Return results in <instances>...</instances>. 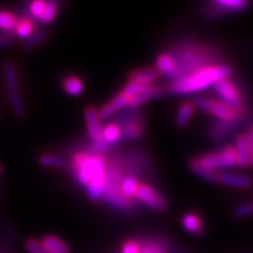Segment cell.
Returning a JSON list of instances; mask_svg holds the SVG:
<instances>
[{"instance_id":"obj_1","label":"cell","mask_w":253,"mask_h":253,"mask_svg":"<svg viewBox=\"0 0 253 253\" xmlns=\"http://www.w3.org/2000/svg\"><path fill=\"white\" fill-rule=\"evenodd\" d=\"M75 175L79 182L87 185L90 201L96 202L101 197L104 184L103 158L79 155L75 157Z\"/></svg>"},{"instance_id":"obj_2","label":"cell","mask_w":253,"mask_h":253,"mask_svg":"<svg viewBox=\"0 0 253 253\" xmlns=\"http://www.w3.org/2000/svg\"><path fill=\"white\" fill-rule=\"evenodd\" d=\"M231 73H232V69L227 65L201 68L195 74L176 81L171 84L169 90L170 93L177 95L194 93V91L204 89L210 84H214L218 81L225 80V78L229 77Z\"/></svg>"},{"instance_id":"obj_3","label":"cell","mask_w":253,"mask_h":253,"mask_svg":"<svg viewBox=\"0 0 253 253\" xmlns=\"http://www.w3.org/2000/svg\"><path fill=\"white\" fill-rule=\"evenodd\" d=\"M195 106L198 107L199 109L203 110L205 113L212 114L213 116L220 119L221 121H232L235 119L237 112L227 106L224 102H218L207 97L198 96L195 99Z\"/></svg>"},{"instance_id":"obj_4","label":"cell","mask_w":253,"mask_h":253,"mask_svg":"<svg viewBox=\"0 0 253 253\" xmlns=\"http://www.w3.org/2000/svg\"><path fill=\"white\" fill-rule=\"evenodd\" d=\"M198 162L208 169L214 170L218 168H227L237 166V156L233 147H227L220 153L207 154L201 158H198Z\"/></svg>"},{"instance_id":"obj_5","label":"cell","mask_w":253,"mask_h":253,"mask_svg":"<svg viewBox=\"0 0 253 253\" xmlns=\"http://www.w3.org/2000/svg\"><path fill=\"white\" fill-rule=\"evenodd\" d=\"M213 87L216 93L223 99L224 103L235 110L242 108L244 100H243L242 95L238 93L237 88L230 81L220 80L216 82Z\"/></svg>"},{"instance_id":"obj_6","label":"cell","mask_w":253,"mask_h":253,"mask_svg":"<svg viewBox=\"0 0 253 253\" xmlns=\"http://www.w3.org/2000/svg\"><path fill=\"white\" fill-rule=\"evenodd\" d=\"M135 196L140 199L142 203H144L147 207L155 211H164L167 209L166 201L150 186L145 184L138 185Z\"/></svg>"},{"instance_id":"obj_7","label":"cell","mask_w":253,"mask_h":253,"mask_svg":"<svg viewBox=\"0 0 253 253\" xmlns=\"http://www.w3.org/2000/svg\"><path fill=\"white\" fill-rule=\"evenodd\" d=\"M84 119L87 122V129L89 136L96 144L104 143L103 142V129L101 126L100 118L97 115V110L94 107H87L84 109Z\"/></svg>"},{"instance_id":"obj_8","label":"cell","mask_w":253,"mask_h":253,"mask_svg":"<svg viewBox=\"0 0 253 253\" xmlns=\"http://www.w3.org/2000/svg\"><path fill=\"white\" fill-rule=\"evenodd\" d=\"M129 97L125 95L123 93H120L116 95L115 97L112 101H109L106 106H103L99 112H97V115H99L100 119H107L109 116H112L114 113H116L123 107L126 106L129 103Z\"/></svg>"},{"instance_id":"obj_9","label":"cell","mask_w":253,"mask_h":253,"mask_svg":"<svg viewBox=\"0 0 253 253\" xmlns=\"http://www.w3.org/2000/svg\"><path fill=\"white\" fill-rule=\"evenodd\" d=\"M157 71L161 73V75L164 74L167 77L176 78L178 77V69H177V65L175 59L169 54H161L157 58L156 61Z\"/></svg>"},{"instance_id":"obj_10","label":"cell","mask_w":253,"mask_h":253,"mask_svg":"<svg viewBox=\"0 0 253 253\" xmlns=\"http://www.w3.org/2000/svg\"><path fill=\"white\" fill-rule=\"evenodd\" d=\"M218 182L223 183L225 185L237 186V188H249L252 183L249 176L231 172H223L218 175Z\"/></svg>"},{"instance_id":"obj_11","label":"cell","mask_w":253,"mask_h":253,"mask_svg":"<svg viewBox=\"0 0 253 253\" xmlns=\"http://www.w3.org/2000/svg\"><path fill=\"white\" fill-rule=\"evenodd\" d=\"M236 156L237 166L245 168L249 166V140L248 135L240 134L236 140Z\"/></svg>"},{"instance_id":"obj_12","label":"cell","mask_w":253,"mask_h":253,"mask_svg":"<svg viewBox=\"0 0 253 253\" xmlns=\"http://www.w3.org/2000/svg\"><path fill=\"white\" fill-rule=\"evenodd\" d=\"M161 73L156 68H142L131 72L129 74V82H138V84H151L160 79Z\"/></svg>"},{"instance_id":"obj_13","label":"cell","mask_w":253,"mask_h":253,"mask_svg":"<svg viewBox=\"0 0 253 253\" xmlns=\"http://www.w3.org/2000/svg\"><path fill=\"white\" fill-rule=\"evenodd\" d=\"M41 243L48 253H71V249L68 248V245L55 236L48 235L43 237Z\"/></svg>"},{"instance_id":"obj_14","label":"cell","mask_w":253,"mask_h":253,"mask_svg":"<svg viewBox=\"0 0 253 253\" xmlns=\"http://www.w3.org/2000/svg\"><path fill=\"white\" fill-rule=\"evenodd\" d=\"M163 93H164V90L162 89V88L153 86L149 90L143 91V93L136 95V96L130 97V100H129L128 104H129V106H131V107L140 106V104L147 102V101L156 99V97H160Z\"/></svg>"},{"instance_id":"obj_15","label":"cell","mask_w":253,"mask_h":253,"mask_svg":"<svg viewBox=\"0 0 253 253\" xmlns=\"http://www.w3.org/2000/svg\"><path fill=\"white\" fill-rule=\"evenodd\" d=\"M189 167L192 172L196 173V175L199 177H202L203 179H207L209 182H218V173L216 172V170L208 169V168L202 166V164L198 162V160L191 161Z\"/></svg>"},{"instance_id":"obj_16","label":"cell","mask_w":253,"mask_h":253,"mask_svg":"<svg viewBox=\"0 0 253 253\" xmlns=\"http://www.w3.org/2000/svg\"><path fill=\"white\" fill-rule=\"evenodd\" d=\"M182 225L191 235L198 236L203 232V225L198 216L194 213H186L182 218Z\"/></svg>"},{"instance_id":"obj_17","label":"cell","mask_w":253,"mask_h":253,"mask_svg":"<svg viewBox=\"0 0 253 253\" xmlns=\"http://www.w3.org/2000/svg\"><path fill=\"white\" fill-rule=\"evenodd\" d=\"M213 4L223 12H242L250 6L249 1H243V0H218Z\"/></svg>"},{"instance_id":"obj_18","label":"cell","mask_w":253,"mask_h":253,"mask_svg":"<svg viewBox=\"0 0 253 253\" xmlns=\"http://www.w3.org/2000/svg\"><path fill=\"white\" fill-rule=\"evenodd\" d=\"M62 88L72 96H79L84 91V84L77 77H67L62 81Z\"/></svg>"},{"instance_id":"obj_19","label":"cell","mask_w":253,"mask_h":253,"mask_svg":"<svg viewBox=\"0 0 253 253\" xmlns=\"http://www.w3.org/2000/svg\"><path fill=\"white\" fill-rule=\"evenodd\" d=\"M4 78L6 88H7L8 94L18 91V78L17 72H15L14 66L12 63H6L4 67Z\"/></svg>"},{"instance_id":"obj_20","label":"cell","mask_w":253,"mask_h":253,"mask_svg":"<svg viewBox=\"0 0 253 253\" xmlns=\"http://www.w3.org/2000/svg\"><path fill=\"white\" fill-rule=\"evenodd\" d=\"M194 114V104L191 102H184L179 107L178 114L176 116V126L178 128H184L188 125L190 119Z\"/></svg>"},{"instance_id":"obj_21","label":"cell","mask_w":253,"mask_h":253,"mask_svg":"<svg viewBox=\"0 0 253 253\" xmlns=\"http://www.w3.org/2000/svg\"><path fill=\"white\" fill-rule=\"evenodd\" d=\"M14 32L18 38L27 40L34 33V26L32 24V21L28 20V19H21V20H18Z\"/></svg>"},{"instance_id":"obj_22","label":"cell","mask_w":253,"mask_h":253,"mask_svg":"<svg viewBox=\"0 0 253 253\" xmlns=\"http://www.w3.org/2000/svg\"><path fill=\"white\" fill-rule=\"evenodd\" d=\"M153 87L151 84H138V82H129L128 84L125 87L122 93L126 95V96L130 99L132 96H136V95L143 93V91L149 90L150 88Z\"/></svg>"},{"instance_id":"obj_23","label":"cell","mask_w":253,"mask_h":253,"mask_svg":"<svg viewBox=\"0 0 253 253\" xmlns=\"http://www.w3.org/2000/svg\"><path fill=\"white\" fill-rule=\"evenodd\" d=\"M103 142L109 144L113 142L118 141L121 137V128L115 123H110L103 129Z\"/></svg>"},{"instance_id":"obj_24","label":"cell","mask_w":253,"mask_h":253,"mask_svg":"<svg viewBox=\"0 0 253 253\" xmlns=\"http://www.w3.org/2000/svg\"><path fill=\"white\" fill-rule=\"evenodd\" d=\"M137 182L136 178L132 176H128L123 179L121 183V192L126 198H130L132 196H135L136 190H137Z\"/></svg>"},{"instance_id":"obj_25","label":"cell","mask_w":253,"mask_h":253,"mask_svg":"<svg viewBox=\"0 0 253 253\" xmlns=\"http://www.w3.org/2000/svg\"><path fill=\"white\" fill-rule=\"evenodd\" d=\"M48 37V32L46 30H40L36 32V33H33L32 36L28 38L27 40H25V43H24V47L26 49H32L34 48V47L40 45L42 41L46 40V38Z\"/></svg>"},{"instance_id":"obj_26","label":"cell","mask_w":253,"mask_h":253,"mask_svg":"<svg viewBox=\"0 0 253 253\" xmlns=\"http://www.w3.org/2000/svg\"><path fill=\"white\" fill-rule=\"evenodd\" d=\"M18 19L6 11H0V28L5 31H14Z\"/></svg>"},{"instance_id":"obj_27","label":"cell","mask_w":253,"mask_h":253,"mask_svg":"<svg viewBox=\"0 0 253 253\" xmlns=\"http://www.w3.org/2000/svg\"><path fill=\"white\" fill-rule=\"evenodd\" d=\"M39 162L41 166L49 167V168H62L65 166V162H63L62 158L50 154L41 155L39 158Z\"/></svg>"},{"instance_id":"obj_28","label":"cell","mask_w":253,"mask_h":253,"mask_svg":"<svg viewBox=\"0 0 253 253\" xmlns=\"http://www.w3.org/2000/svg\"><path fill=\"white\" fill-rule=\"evenodd\" d=\"M8 97H9V103H11V107L12 109H13V112L17 114L18 116H24L25 106L20 94H19L18 91H15V93H9Z\"/></svg>"},{"instance_id":"obj_29","label":"cell","mask_w":253,"mask_h":253,"mask_svg":"<svg viewBox=\"0 0 253 253\" xmlns=\"http://www.w3.org/2000/svg\"><path fill=\"white\" fill-rule=\"evenodd\" d=\"M56 12H58V4H56V1H53L52 0V1L46 2L45 11H43L42 15H41L40 20L46 24L52 23V21L55 19Z\"/></svg>"},{"instance_id":"obj_30","label":"cell","mask_w":253,"mask_h":253,"mask_svg":"<svg viewBox=\"0 0 253 253\" xmlns=\"http://www.w3.org/2000/svg\"><path fill=\"white\" fill-rule=\"evenodd\" d=\"M25 248L30 253H48L42 243L37 239H28L25 242Z\"/></svg>"},{"instance_id":"obj_31","label":"cell","mask_w":253,"mask_h":253,"mask_svg":"<svg viewBox=\"0 0 253 253\" xmlns=\"http://www.w3.org/2000/svg\"><path fill=\"white\" fill-rule=\"evenodd\" d=\"M253 213V204L252 203H245V204H240L238 207L235 208L233 210V217L235 218H244L248 217L250 214Z\"/></svg>"},{"instance_id":"obj_32","label":"cell","mask_w":253,"mask_h":253,"mask_svg":"<svg viewBox=\"0 0 253 253\" xmlns=\"http://www.w3.org/2000/svg\"><path fill=\"white\" fill-rule=\"evenodd\" d=\"M46 7V2L45 1H41V0H36V1L31 2L30 5V12L32 13V15L36 18H41L42 15L43 11H45Z\"/></svg>"},{"instance_id":"obj_33","label":"cell","mask_w":253,"mask_h":253,"mask_svg":"<svg viewBox=\"0 0 253 253\" xmlns=\"http://www.w3.org/2000/svg\"><path fill=\"white\" fill-rule=\"evenodd\" d=\"M123 134H125L126 138H137L142 135V128L135 125V123H130V125L126 126Z\"/></svg>"},{"instance_id":"obj_34","label":"cell","mask_w":253,"mask_h":253,"mask_svg":"<svg viewBox=\"0 0 253 253\" xmlns=\"http://www.w3.org/2000/svg\"><path fill=\"white\" fill-rule=\"evenodd\" d=\"M140 245L134 240H129L122 246V253H140Z\"/></svg>"},{"instance_id":"obj_35","label":"cell","mask_w":253,"mask_h":253,"mask_svg":"<svg viewBox=\"0 0 253 253\" xmlns=\"http://www.w3.org/2000/svg\"><path fill=\"white\" fill-rule=\"evenodd\" d=\"M249 140V166L253 167V126H250L248 134Z\"/></svg>"},{"instance_id":"obj_36","label":"cell","mask_w":253,"mask_h":253,"mask_svg":"<svg viewBox=\"0 0 253 253\" xmlns=\"http://www.w3.org/2000/svg\"><path fill=\"white\" fill-rule=\"evenodd\" d=\"M0 173H1V167H0Z\"/></svg>"},{"instance_id":"obj_37","label":"cell","mask_w":253,"mask_h":253,"mask_svg":"<svg viewBox=\"0 0 253 253\" xmlns=\"http://www.w3.org/2000/svg\"><path fill=\"white\" fill-rule=\"evenodd\" d=\"M252 204H253V203H252Z\"/></svg>"}]
</instances>
